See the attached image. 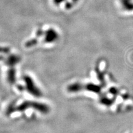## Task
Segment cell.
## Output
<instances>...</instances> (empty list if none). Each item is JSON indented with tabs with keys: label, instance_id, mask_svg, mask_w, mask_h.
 <instances>
[{
	"label": "cell",
	"instance_id": "13",
	"mask_svg": "<svg viewBox=\"0 0 133 133\" xmlns=\"http://www.w3.org/2000/svg\"><path fill=\"white\" fill-rule=\"evenodd\" d=\"M63 1H64V0H54V3H56V4H58L62 3Z\"/></svg>",
	"mask_w": 133,
	"mask_h": 133
},
{
	"label": "cell",
	"instance_id": "9",
	"mask_svg": "<svg viewBox=\"0 0 133 133\" xmlns=\"http://www.w3.org/2000/svg\"><path fill=\"white\" fill-rule=\"evenodd\" d=\"M36 43H37V40L36 39H32V40L28 41L26 43V46H27V47H31L32 46L35 45Z\"/></svg>",
	"mask_w": 133,
	"mask_h": 133
},
{
	"label": "cell",
	"instance_id": "12",
	"mask_svg": "<svg viewBox=\"0 0 133 133\" xmlns=\"http://www.w3.org/2000/svg\"><path fill=\"white\" fill-rule=\"evenodd\" d=\"M110 92H112V94H116L117 93V90L115 88H112V89L110 90Z\"/></svg>",
	"mask_w": 133,
	"mask_h": 133
},
{
	"label": "cell",
	"instance_id": "11",
	"mask_svg": "<svg viewBox=\"0 0 133 133\" xmlns=\"http://www.w3.org/2000/svg\"><path fill=\"white\" fill-rule=\"evenodd\" d=\"M9 49L6 48H2L0 47V52H5L7 53L8 52H9Z\"/></svg>",
	"mask_w": 133,
	"mask_h": 133
},
{
	"label": "cell",
	"instance_id": "5",
	"mask_svg": "<svg viewBox=\"0 0 133 133\" xmlns=\"http://www.w3.org/2000/svg\"><path fill=\"white\" fill-rule=\"evenodd\" d=\"M19 58L16 56H11L7 60V64L9 65H14L19 62Z\"/></svg>",
	"mask_w": 133,
	"mask_h": 133
},
{
	"label": "cell",
	"instance_id": "4",
	"mask_svg": "<svg viewBox=\"0 0 133 133\" xmlns=\"http://www.w3.org/2000/svg\"><path fill=\"white\" fill-rule=\"evenodd\" d=\"M123 6L128 11L133 10V3L131 0H121Z\"/></svg>",
	"mask_w": 133,
	"mask_h": 133
},
{
	"label": "cell",
	"instance_id": "1",
	"mask_svg": "<svg viewBox=\"0 0 133 133\" xmlns=\"http://www.w3.org/2000/svg\"><path fill=\"white\" fill-rule=\"evenodd\" d=\"M24 79L26 83V88H27L29 92H30L31 94L36 96V97H39V96H41L40 91L38 89V88L35 86V84L33 83L32 79H31L30 77L25 76Z\"/></svg>",
	"mask_w": 133,
	"mask_h": 133
},
{
	"label": "cell",
	"instance_id": "7",
	"mask_svg": "<svg viewBox=\"0 0 133 133\" xmlns=\"http://www.w3.org/2000/svg\"><path fill=\"white\" fill-rule=\"evenodd\" d=\"M87 89L96 92H98L101 91V88L99 86L94 85V84H88L87 85Z\"/></svg>",
	"mask_w": 133,
	"mask_h": 133
},
{
	"label": "cell",
	"instance_id": "15",
	"mask_svg": "<svg viewBox=\"0 0 133 133\" xmlns=\"http://www.w3.org/2000/svg\"><path fill=\"white\" fill-rule=\"evenodd\" d=\"M1 59H3L2 57H0V60H1Z\"/></svg>",
	"mask_w": 133,
	"mask_h": 133
},
{
	"label": "cell",
	"instance_id": "3",
	"mask_svg": "<svg viewBox=\"0 0 133 133\" xmlns=\"http://www.w3.org/2000/svg\"><path fill=\"white\" fill-rule=\"evenodd\" d=\"M32 105L35 109L38 110L39 112L42 113H48L49 112V108L47 105L44 104H40V103H32Z\"/></svg>",
	"mask_w": 133,
	"mask_h": 133
},
{
	"label": "cell",
	"instance_id": "8",
	"mask_svg": "<svg viewBox=\"0 0 133 133\" xmlns=\"http://www.w3.org/2000/svg\"><path fill=\"white\" fill-rule=\"evenodd\" d=\"M69 88V89L70 91H73V92L74 91V92H75V91H79V89H80L81 86L79 85V84H73V85L70 86Z\"/></svg>",
	"mask_w": 133,
	"mask_h": 133
},
{
	"label": "cell",
	"instance_id": "10",
	"mask_svg": "<svg viewBox=\"0 0 133 133\" xmlns=\"http://www.w3.org/2000/svg\"><path fill=\"white\" fill-rule=\"evenodd\" d=\"M102 103H103V104L109 105L112 104V101L109 99H107V98H105V99H103Z\"/></svg>",
	"mask_w": 133,
	"mask_h": 133
},
{
	"label": "cell",
	"instance_id": "14",
	"mask_svg": "<svg viewBox=\"0 0 133 133\" xmlns=\"http://www.w3.org/2000/svg\"><path fill=\"white\" fill-rule=\"evenodd\" d=\"M77 1H78V0H73V3H74L77 2Z\"/></svg>",
	"mask_w": 133,
	"mask_h": 133
},
{
	"label": "cell",
	"instance_id": "2",
	"mask_svg": "<svg viewBox=\"0 0 133 133\" xmlns=\"http://www.w3.org/2000/svg\"><path fill=\"white\" fill-rule=\"evenodd\" d=\"M58 38V35L53 29H49L46 32L45 41L47 43H52Z\"/></svg>",
	"mask_w": 133,
	"mask_h": 133
},
{
	"label": "cell",
	"instance_id": "6",
	"mask_svg": "<svg viewBox=\"0 0 133 133\" xmlns=\"http://www.w3.org/2000/svg\"><path fill=\"white\" fill-rule=\"evenodd\" d=\"M8 78L9 82L11 83H13L15 81H16V71H15L14 70L11 69L9 71V72H8Z\"/></svg>",
	"mask_w": 133,
	"mask_h": 133
}]
</instances>
